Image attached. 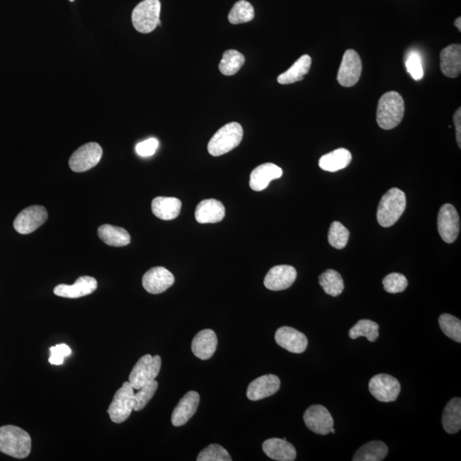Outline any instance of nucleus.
<instances>
[{
	"instance_id": "f257e3e1",
	"label": "nucleus",
	"mask_w": 461,
	"mask_h": 461,
	"mask_svg": "<svg viewBox=\"0 0 461 461\" xmlns=\"http://www.w3.org/2000/svg\"><path fill=\"white\" fill-rule=\"evenodd\" d=\"M32 440L30 434L15 426L0 427V452L16 459L30 455Z\"/></svg>"
},
{
	"instance_id": "f03ea898",
	"label": "nucleus",
	"mask_w": 461,
	"mask_h": 461,
	"mask_svg": "<svg viewBox=\"0 0 461 461\" xmlns=\"http://www.w3.org/2000/svg\"><path fill=\"white\" fill-rule=\"evenodd\" d=\"M405 102L398 92L391 91L385 93L378 101L377 109V122L382 129L391 130L401 124Z\"/></svg>"
},
{
	"instance_id": "7ed1b4c3",
	"label": "nucleus",
	"mask_w": 461,
	"mask_h": 461,
	"mask_svg": "<svg viewBox=\"0 0 461 461\" xmlns=\"http://www.w3.org/2000/svg\"><path fill=\"white\" fill-rule=\"evenodd\" d=\"M406 195L402 190L391 188L383 196L378 208L379 225L390 227L395 225L406 210Z\"/></svg>"
},
{
	"instance_id": "20e7f679",
	"label": "nucleus",
	"mask_w": 461,
	"mask_h": 461,
	"mask_svg": "<svg viewBox=\"0 0 461 461\" xmlns=\"http://www.w3.org/2000/svg\"><path fill=\"white\" fill-rule=\"evenodd\" d=\"M243 136L242 126L238 122H231L215 133L208 145V150L211 156H222L239 146Z\"/></svg>"
},
{
	"instance_id": "39448f33",
	"label": "nucleus",
	"mask_w": 461,
	"mask_h": 461,
	"mask_svg": "<svg viewBox=\"0 0 461 461\" xmlns=\"http://www.w3.org/2000/svg\"><path fill=\"white\" fill-rule=\"evenodd\" d=\"M160 13L161 3L159 0H144L133 11V25L138 32L149 34L162 25Z\"/></svg>"
},
{
	"instance_id": "423d86ee",
	"label": "nucleus",
	"mask_w": 461,
	"mask_h": 461,
	"mask_svg": "<svg viewBox=\"0 0 461 461\" xmlns=\"http://www.w3.org/2000/svg\"><path fill=\"white\" fill-rule=\"evenodd\" d=\"M162 359L159 356L145 354L138 361L129 375V383L134 390H140L143 385L155 381L160 373Z\"/></svg>"
},
{
	"instance_id": "0eeeda50",
	"label": "nucleus",
	"mask_w": 461,
	"mask_h": 461,
	"mask_svg": "<svg viewBox=\"0 0 461 461\" xmlns=\"http://www.w3.org/2000/svg\"><path fill=\"white\" fill-rule=\"evenodd\" d=\"M133 407L134 389L129 382H125L116 391L107 412L112 421L121 424L129 418L133 411Z\"/></svg>"
},
{
	"instance_id": "6e6552de",
	"label": "nucleus",
	"mask_w": 461,
	"mask_h": 461,
	"mask_svg": "<svg viewBox=\"0 0 461 461\" xmlns=\"http://www.w3.org/2000/svg\"><path fill=\"white\" fill-rule=\"evenodd\" d=\"M103 156V149L95 142L88 143L72 154L69 167L76 173H83L95 168Z\"/></svg>"
},
{
	"instance_id": "1a4fd4ad",
	"label": "nucleus",
	"mask_w": 461,
	"mask_h": 461,
	"mask_svg": "<svg viewBox=\"0 0 461 461\" xmlns=\"http://www.w3.org/2000/svg\"><path fill=\"white\" fill-rule=\"evenodd\" d=\"M370 393L381 402L397 401L401 393V383L389 374L375 375L369 381Z\"/></svg>"
},
{
	"instance_id": "9d476101",
	"label": "nucleus",
	"mask_w": 461,
	"mask_h": 461,
	"mask_svg": "<svg viewBox=\"0 0 461 461\" xmlns=\"http://www.w3.org/2000/svg\"><path fill=\"white\" fill-rule=\"evenodd\" d=\"M362 62L358 53L350 49L342 56L340 71L337 73V81L342 87L352 88L361 79Z\"/></svg>"
},
{
	"instance_id": "9b49d317",
	"label": "nucleus",
	"mask_w": 461,
	"mask_h": 461,
	"mask_svg": "<svg viewBox=\"0 0 461 461\" xmlns=\"http://www.w3.org/2000/svg\"><path fill=\"white\" fill-rule=\"evenodd\" d=\"M48 218L46 208L34 205L20 212L14 220V228L20 234H30L42 227Z\"/></svg>"
},
{
	"instance_id": "f8f14e48",
	"label": "nucleus",
	"mask_w": 461,
	"mask_h": 461,
	"mask_svg": "<svg viewBox=\"0 0 461 461\" xmlns=\"http://www.w3.org/2000/svg\"><path fill=\"white\" fill-rule=\"evenodd\" d=\"M438 227L441 238L444 242L452 244L458 238L460 228V216L455 208L450 203H446L441 208Z\"/></svg>"
},
{
	"instance_id": "ddd939ff",
	"label": "nucleus",
	"mask_w": 461,
	"mask_h": 461,
	"mask_svg": "<svg viewBox=\"0 0 461 461\" xmlns=\"http://www.w3.org/2000/svg\"><path fill=\"white\" fill-rule=\"evenodd\" d=\"M306 426L318 435H328L334 420L330 412L322 405H313L306 410L304 415Z\"/></svg>"
},
{
	"instance_id": "4468645a",
	"label": "nucleus",
	"mask_w": 461,
	"mask_h": 461,
	"mask_svg": "<svg viewBox=\"0 0 461 461\" xmlns=\"http://www.w3.org/2000/svg\"><path fill=\"white\" fill-rule=\"evenodd\" d=\"M297 276L296 268L289 265H279L268 271L264 285L273 292L284 291L292 287Z\"/></svg>"
},
{
	"instance_id": "2eb2a0df",
	"label": "nucleus",
	"mask_w": 461,
	"mask_h": 461,
	"mask_svg": "<svg viewBox=\"0 0 461 461\" xmlns=\"http://www.w3.org/2000/svg\"><path fill=\"white\" fill-rule=\"evenodd\" d=\"M174 283V277L168 269L156 267L150 269L143 276L142 285L147 292L161 294L169 289Z\"/></svg>"
},
{
	"instance_id": "dca6fc26",
	"label": "nucleus",
	"mask_w": 461,
	"mask_h": 461,
	"mask_svg": "<svg viewBox=\"0 0 461 461\" xmlns=\"http://www.w3.org/2000/svg\"><path fill=\"white\" fill-rule=\"evenodd\" d=\"M275 341L283 349L294 354L304 353L309 345L308 338L303 333L289 326L277 330Z\"/></svg>"
},
{
	"instance_id": "f3484780",
	"label": "nucleus",
	"mask_w": 461,
	"mask_h": 461,
	"mask_svg": "<svg viewBox=\"0 0 461 461\" xmlns=\"http://www.w3.org/2000/svg\"><path fill=\"white\" fill-rule=\"evenodd\" d=\"M280 388V379L278 376L273 374L263 375L249 385L247 397L251 401H260L278 393Z\"/></svg>"
},
{
	"instance_id": "a211bd4d",
	"label": "nucleus",
	"mask_w": 461,
	"mask_h": 461,
	"mask_svg": "<svg viewBox=\"0 0 461 461\" xmlns=\"http://www.w3.org/2000/svg\"><path fill=\"white\" fill-rule=\"evenodd\" d=\"M97 288V282L95 278L90 276H81L71 285H59L54 288L56 296L65 297V299H80V297L90 295L95 292Z\"/></svg>"
},
{
	"instance_id": "6ab92c4d",
	"label": "nucleus",
	"mask_w": 461,
	"mask_h": 461,
	"mask_svg": "<svg viewBox=\"0 0 461 461\" xmlns=\"http://www.w3.org/2000/svg\"><path fill=\"white\" fill-rule=\"evenodd\" d=\"M200 402V395L197 391H189L181 399L173 414L172 424L174 426L186 425L193 417Z\"/></svg>"
},
{
	"instance_id": "aec40b11",
	"label": "nucleus",
	"mask_w": 461,
	"mask_h": 461,
	"mask_svg": "<svg viewBox=\"0 0 461 461\" xmlns=\"http://www.w3.org/2000/svg\"><path fill=\"white\" fill-rule=\"evenodd\" d=\"M283 170L273 163L268 162L256 167L251 174L250 186L253 191H262L269 184L282 176Z\"/></svg>"
},
{
	"instance_id": "412c9836",
	"label": "nucleus",
	"mask_w": 461,
	"mask_h": 461,
	"mask_svg": "<svg viewBox=\"0 0 461 461\" xmlns=\"http://www.w3.org/2000/svg\"><path fill=\"white\" fill-rule=\"evenodd\" d=\"M218 340L213 330L205 329L195 336L191 344V350L195 357L201 360H209L217 349Z\"/></svg>"
},
{
	"instance_id": "4be33fe9",
	"label": "nucleus",
	"mask_w": 461,
	"mask_h": 461,
	"mask_svg": "<svg viewBox=\"0 0 461 461\" xmlns=\"http://www.w3.org/2000/svg\"><path fill=\"white\" fill-rule=\"evenodd\" d=\"M226 211L222 202L216 199H206L198 203L195 218L201 224L217 223L225 217Z\"/></svg>"
},
{
	"instance_id": "5701e85b",
	"label": "nucleus",
	"mask_w": 461,
	"mask_h": 461,
	"mask_svg": "<svg viewBox=\"0 0 461 461\" xmlns=\"http://www.w3.org/2000/svg\"><path fill=\"white\" fill-rule=\"evenodd\" d=\"M440 66L444 76L456 78L461 72V46L453 44L440 53Z\"/></svg>"
},
{
	"instance_id": "b1692460",
	"label": "nucleus",
	"mask_w": 461,
	"mask_h": 461,
	"mask_svg": "<svg viewBox=\"0 0 461 461\" xmlns=\"http://www.w3.org/2000/svg\"><path fill=\"white\" fill-rule=\"evenodd\" d=\"M263 450L272 460L293 461L297 458L296 448L285 438L268 439L263 444Z\"/></svg>"
},
{
	"instance_id": "393cba45",
	"label": "nucleus",
	"mask_w": 461,
	"mask_h": 461,
	"mask_svg": "<svg viewBox=\"0 0 461 461\" xmlns=\"http://www.w3.org/2000/svg\"><path fill=\"white\" fill-rule=\"evenodd\" d=\"M182 203L175 198L157 197L152 203L153 214L163 220L176 219L181 214Z\"/></svg>"
},
{
	"instance_id": "a878e982",
	"label": "nucleus",
	"mask_w": 461,
	"mask_h": 461,
	"mask_svg": "<svg viewBox=\"0 0 461 461\" xmlns=\"http://www.w3.org/2000/svg\"><path fill=\"white\" fill-rule=\"evenodd\" d=\"M352 161V153L347 149L340 148L324 155L320 159L319 166L321 169L328 172H337L347 168Z\"/></svg>"
},
{
	"instance_id": "bb28decb",
	"label": "nucleus",
	"mask_w": 461,
	"mask_h": 461,
	"mask_svg": "<svg viewBox=\"0 0 461 461\" xmlns=\"http://www.w3.org/2000/svg\"><path fill=\"white\" fill-rule=\"evenodd\" d=\"M97 234L102 241L109 246L124 247L131 242V237L128 231L124 228L114 227L109 224L101 226L97 230Z\"/></svg>"
},
{
	"instance_id": "cd10ccee",
	"label": "nucleus",
	"mask_w": 461,
	"mask_h": 461,
	"mask_svg": "<svg viewBox=\"0 0 461 461\" xmlns=\"http://www.w3.org/2000/svg\"><path fill=\"white\" fill-rule=\"evenodd\" d=\"M312 59L309 55L301 56L287 71L281 73L278 77V83L281 85H289L303 80L311 68Z\"/></svg>"
},
{
	"instance_id": "c85d7f7f",
	"label": "nucleus",
	"mask_w": 461,
	"mask_h": 461,
	"mask_svg": "<svg viewBox=\"0 0 461 461\" xmlns=\"http://www.w3.org/2000/svg\"><path fill=\"white\" fill-rule=\"evenodd\" d=\"M443 426L448 434H455L461 428V400L455 397L450 400L444 409Z\"/></svg>"
},
{
	"instance_id": "c756f323",
	"label": "nucleus",
	"mask_w": 461,
	"mask_h": 461,
	"mask_svg": "<svg viewBox=\"0 0 461 461\" xmlns=\"http://www.w3.org/2000/svg\"><path fill=\"white\" fill-rule=\"evenodd\" d=\"M389 448L381 441H372L361 446L353 457L354 461H381L388 455Z\"/></svg>"
},
{
	"instance_id": "7c9ffc66",
	"label": "nucleus",
	"mask_w": 461,
	"mask_h": 461,
	"mask_svg": "<svg viewBox=\"0 0 461 461\" xmlns=\"http://www.w3.org/2000/svg\"><path fill=\"white\" fill-rule=\"evenodd\" d=\"M319 283L328 295L338 297L345 289L344 280L340 273L328 269L319 277Z\"/></svg>"
},
{
	"instance_id": "2f4dec72",
	"label": "nucleus",
	"mask_w": 461,
	"mask_h": 461,
	"mask_svg": "<svg viewBox=\"0 0 461 461\" xmlns=\"http://www.w3.org/2000/svg\"><path fill=\"white\" fill-rule=\"evenodd\" d=\"M246 63V58L238 51L228 50L224 52L222 59L219 64L220 71L222 75L231 76L238 73Z\"/></svg>"
},
{
	"instance_id": "473e14b6",
	"label": "nucleus",
	"mask_w": 461,
	"mask_h": 461,
	"mask_svg": "<svg viewBox=\"0 0 461 461\" xmlns=\"http://www.w3.org/2000/svg\"><path fill=\"white\" fill-rule=\"evenodd\" d=\"M255 18L254 7L246 0L235 3L228 15V20L232 24H241L252 21Z\"/></svg>"
},
{
	"instance_id": "72a5a7b5",
	"label": "nucleus",
	"mask_w": 461,
	"mask_h": 461,
	"mask_svg": "<svg viewBox=\"0 0 461 461\" xmlns=\"http://www.w3.org/2000/svg\"><path fill=\"white\" fill-rule=\"evenodd\" d=\"M379 325L376 322L370 320H361L350 329L349 336L352 340H357L358 337H365L370 342H375L378 340Z\"/></svg>"
},
{
	"instance_id": "f704fd0d",
	"label": "nucleus",
	"mask_w": 461,
	"mask_h": 461,
	"mask_svg": "<svg viewBox=\"0 0 461 461\" xmlns=\"http://www.w3.org/2000/svg\"><path fill=\"white\" fill-rule=\"evenodd\" d=\"M439 325L448 337L457 342H461V321L455 316L443 313L439 317Z\"/></svg>"
},
{
	"instance_id": "c9c22d12",
	"label": "nucleus",
	"mask_w": 461,
	"mask_h": 461,
	"mask_svg": "<svg viewBox=\"0 0 461 461\" xmlns=\"http://www.w3.org/2000/svg\"><path fill=\"white\" fill-rule=\"evenodd\" d=\"M349 239V231L340 222H334L330 225L328 241L330 246L337 250L346 247Z\"/></svg>"
},
{
	"instance_id": "e433bc0d",
	"label": "nucleus",
	"mask_w": 461,
	"mask_h": 461,
	"mask_svg": "<svg viewBox=\"0 0 461 461\" xmlns=\"http://www.w3.org/2000/svg\"><path fill=\"white\" fill-rule=\"evenodd\" d=\"M157 388L158 383L155 379L153 381L145 383L140 390H138V393H134L133 411L138 412L144 409L154 395L156 394Z\"/></svg>"
},
{
	"instance_id": "4c0bfd02",
	"label": "nucleus",
	"mask_w": 461,
	"mask_h": 461,
	"mask_svg": "<svg viewBox=\"0 0 461 461\" xmlns=\"http://www.w3.org/2000/svg\"><path fill=\"white\" fill-rule=\"evenodd\" d=\"M198 461H232L228 452L218 444H210L198 456Z\"/></svg>"
},
{
	"instance_id": "58836bf2",
	"label": "nucleus",
	"mask_w": 461,
	"mask_h": 461,
	"mask_svg": "<svg viewBox=\"0 0 461 461\" xmlns=\"http://www.w3.org/2000/svg\"><path fill=\"white\" fill-rule=\"evenodd\" d=\"M407 280L402 273H393L387 275L383 280V288L385 292L391 294H397L405 291L407 287Z\"/></svg>"
},
{
	"instance_id": "ea45409f",
	"label": "nucleus",
	"mask_w": 461,
	"mask_h": 461,
	"mask_svg": "<svg viewBox=\"0 0 461 461\" xmlns=\"http://www.w3.org/2000/svg\"><path fill=\"white\" fill-rule=\"evenodd\" d=\"M407 72L415 80H420L424 77V68L421 56L418 52H412L406 61Z\"/></svg>"
},
{
	"instance_id": "a19ab883",
	"label": "nucleus",
	"mask_w": 461,
	"mask_h": 461,
	"mask_svg": "<svg viewBox=\"0 0 461 461\" xmlns=\"http://www.w3.org/2000/svg\"><path fill=\"white\" fill-rule=\"evenodd\" d=\"M51 357L49 358V362L52 365H62L65 357L71 356V349L67 345L61 344L52 347L50 349Z\"/></svg>"
},
{
	"instance_id": "79ce46f5",
	"label": "nucleus",
	"mask_w": 461,
	"mask_h": 461,
	"mask_svg": "<svg viewBox=\"0 0 461 461\" xmlns=\"http://www.w3.org/2000/svg\"><path fill=\"white\" fill-rule=\"evenodd\" d=\"M159 142L157 138H150L149 140L138 143L136 150L138 156L143 157H152L156 153Z\"/></svg>"
},
{
	"instance_id": "37998d69",
	"label": "nucleus",
	"mask_w": 461,
	"mask_h": 461,
	"mask_svg": "<svg viewBox=\"0 0 461 461\" xmlns=\"http://www.w3.org/2000/svg\"><path fill=\"white\" fill-rule=\"evenodd\" d=\"M454 122L456 131V140L460 148H461V108L456 110L454 115Z\"/></svg>"
},
{
	"instance_id": "c03bdc74",
	"label": "nucleus",
	"mask_w": 461,
	"mask_h": 461,
	"mask_svg": "<svg viewBox=\"0 0 461 461\" xmlns=\"http://www.w3.org/2000/svg\"><path fill=\"white\" fill-rule=\"evenodd\" d=\"M455 25L460 31H461V18H458L455 20Z\"/></svg>"
},
{
	"instance_id": "a18cd8bd",
	"label": "nucleus",
	"mask_w": 461,
	"mask_h": 461,
	"mask_svg": "<svg viewBox=\"0 0 461 461\" xmlns=\"http://www.w3.org/2000/svg\"><path fill=\"white\" fill-rule=\"evenodd\" d=\"M69 1L73 2V1H75V0H69Z\"/></svg>"
}]
</instances>
